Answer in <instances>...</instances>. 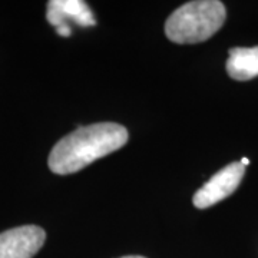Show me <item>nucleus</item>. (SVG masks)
Returning <instances> with one entry per match:
<instances>
[{
    "mask_svg": "<svg viewBox=\"0 0 258 258\" xmlns=\"http://www.w3.org/2000/svg\"><path fill=\"white\" fill-rule=\"evenodd\" d=\"M244 172L245 166L241 162H232L230 165L224 166L203 188L195 192L192 198L194 207H197L198 210H205L230 197L241 184Z\"/></svg>",
    "mask_w": 258,
    "mask_h": 258,
    "instance_id": "3",
    "label": "nucleus"
},
{
    "mask_svg": "<svg viewBox=\"0 0 258 258\" xmlns=\"http://www.w3.org/2000/svg\"><path fill=\"white\" fill-rule=\"evenodd\" d=\"M126 142L128 131L119 123L101 122L79 126L56 144L47 164L53 174L69 175L118 151Z\"/></svg>",
    "mask_w": 258,
    "mask_h": 258,
    "instance_id": "1",
    "label": "nucleus"
},
{
    "mask_svg": "<svg viewBox=\"0 0 258 258\" xmlns=\"http://www.w3.org/2000/svg\"><path fill=\"white\" fill-rule=\"evenodd\" d=\"M227 72L241 82L258 76V46L232 47L227 60Z\"/></svg>",
    "mask_w": 258,
    "mask_h": 258,
    "instance_id": "6",
    "label": "nucleus"
},
{
    "mask_svg": "<svg viewBox=\"0 0 258 258\" xmlns=\"http://www.w3.org/2000/svg\"><path fill=\"white\" fill-rule=\"evenodd\" d=\"M46 240L37 225H23L0 234V258H33Z\"/></svg>",
    "mask_w": 258,
    "mask_h": 258,
    "instance_id": "5",
    "label": "nucleus"
},
{
    "mask_svg": "<svg viewBox=\"0 0 258 258\" xmlns=\"http://www.w3.org/2000/svg\"><path fill=\"white\" fill-rule=\"evenodd\" d=\"M240 162H241V164H242V165H244V166H247V165H248V164H249V159H248V158H242V159H241Z\"/></svg>",
    "mask_w": 258,
    "mask_h": 258,
    "instance_id": "7",
    "label": "nucleus"
},
{
    "mask_svg": "<svg viewBox=\"0 0 258 258\" xmlns=\"http://www.w3.org/2000/svg\"><path fill=\"white\" fill-rule=\"evenodd\" d=\"M46 19L56 29V33L63 37L72 35L69 23L79 25L82 28L96 25L92 10L82 0H50L47 3Z\"/></svg>",
    "mask_w": 258,
    "mask_h": 258,
    "instance_id": "4",
    "label": "nucleus"
},
{
    "mask_svg": "<svg viewBox=\"0 0 258 258\" xmlns=\"http://www.w3.org/2000/svg\"><path fill=\"white\" fill-rule=\"evenodd\" d=\"M122 258H145V257H141V255H128V257H122Z\"/></svg>",
    "mask_w": 258,
    "mask_h": 258,
    "instance_id": "8",
    "label": "nucleus"
},
{
    "mask_svg": "<svg viewBox=\"0 0 258 258\" xmlns=\"http://www.w3.org/2000/svg\"><path fill=\"white\" fill-rule=\"evenodd\" d=\"M225 18V6L218 0L189 2L166 19L165 35L179 45L205 42L222 28Z\"/></svg>",
    "mask_w": 258,
    "mask_h": 258,
    "instance_id": "2",
    "label": "nucleus"
}]
</instances>
